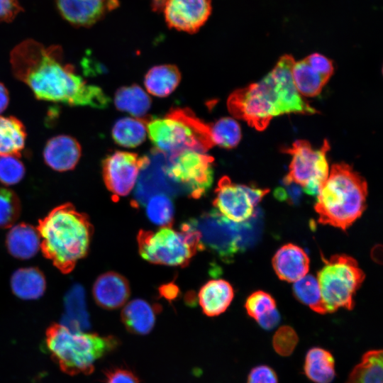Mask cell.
Here are the masks:
<instances>
[{
	"mask_svg": "<svg viewBox=\"0 0 383 383\" xmlns=\"http://www.w3.org/2000/svg\"><path fill=\"white\" fill-rule=\"evenodd\" d=\"M14 77L38 100L74 106L104 109L110 99L98 86L88 84L74 67L64 62L60 45L45 47L28 39L11 52Z\"/></svg>",
	"mask_w": 383,
	"mask_h": 383,
	"instance_id": "cell-1",
	"label": "cell"
},
{
	"mask_svg": "<svg viewBox=\"0 0 383 383\" xmlns=\"http://www.w3.org/2000/svg\"><path fill=\"white\" fill-rule=\"evenodd\" d=\"M159 309L145 300L135 299L123 307L121 320L129 332L137 335H146L152 330Z\"/></svg>",
	"mask_w": 383,
	"mask_h": 383,
	"instance_id": "cell-20",
	"label": "cell"
},
{
	"mask_svg": "<svg viewBox=\"0 0 383 383\" xmlns=\"http://www.w3.org/2000/svg\"><path fill=\"white\" fill-rule=\"evenodd\" d=\"M37 229L44 256L64 274L70 273L89 251L93 227L88 216L71 204L54 208Z\"/></svg>",
	"mask_w": 383,
	"mask_h": 383,
	"instance_id": "cell-3",
	"label": "cell"
},
{
	"mask_svg": "<svg viewBox=\"0 0 383 383\" xmlns=\"http://www.w3.org/2000/svg\"><path fill=\"white\" fill-rule=\"evenodd\" d=\"M245 308L249 316L257 321L276 308V301L268 293L257 291L246 299Z\"/></svg>",
	"mask_w": 383,
	"mask_h": 383,
	"instance_id": "cell-34",
	"label": "cell"
},
{
	"mask_svg": "<svg viewBox=\"0 0 383 383\" xmlns=\"http://www.w3.org/2000/svg\"><path fill=\"white\" fill-rule=\"evenodd\" d=\"M9 103V91L4 84L0 82V113L7 108Z\"/></svg>",
	"mask_w": 383,
	"mask_h": 383,
	"instance_id": "cell-43",
	"label": "cell"
},
{
	"mask_svg": "<svg viewBox=\"0 0 383 383\" xmlns=\"http://www.w3.org/2000/svg\"><path fill=\"white\" fill-rule=\"evenodd\" d=\"M292 77L297 91L307 97L319 95L329 80L316 72L304 59L295 61L292 69Z\"/></svg>",
	"mask_w": 383,
	"mask_h": 383,
	"instance_id": "cell-27",
	"label": "cell"
},
{
	"mask_svg": "<svg viewBox=\"0 0 383 383\" xmlns=\"http://www.w3.org/2000/svg\"><path fill=\"white\" fill-rule=\"evenodd\" d=\"M181 228L192 234L198 250H209L223 261H230L240 251L238 223L215 209L189 219Z\"/></svg>",
	"mask_w": 383,
	"mask_h": 383,
	"instance_id": "cell-9",
	"label": "cell"
},
{
	"mask_svg": "<svg viewBox=\"0 0 383 383\" xmlns=\"http://www.w3.org/2000/svg\"><path fill=\"white\" fill-rule=\"evenodd\" d=\"M145 123L155 149L168 156L184 150L206 152L213 146L209 124L189 109H173L165 116L145 120Z\"/></svg>",
	"mask_w": 383,
	"mask_h": 383,
	"instance_id": "cell-6",
	"label": "cell"
},
{
	"mask_svg": "<svg viewBox=\"0 0 383 383\" xmlns=\"http://www.w3.org/2000/svg\"><path fill=\"white\" fill-rule=\"evenodd\" d=\"M111 135L118 145L137 147L145 140L147 135L145 120L131 117L120 118L113 125Z\"/></svg>",
	"mask_w": 383,
	"mask_h": 383,
	"instance_id": "cell-29",
	"label": "cell"
},
{
	"mask_svg": "<svg viewBox=\"0 0 383 383\" xmlns=\"http://www.w3.org/2000/svg\"><path fill=\"white\" fill-rule=\"evenodd\" d=\"M323 261L316 279L326 313L340 308L353 309L355 292L365 278L364 272L356 260L347 255H334Z\"/></svg>",
	"mask_w": 383,
	"mask_h": 383,
	"instance_id": "cell-7",
	"label": "cell"
},
{
	"mask_svg": "<svg viewBox=\"0 0 383 383\" xmlns=\"http://www.w3.org/2000/svg\"><path fill=\"white\" fill-rule=\"evenodd\" d=\"M114 104L118 110L139 118L144 116L150 109L151 99L140 87L132 84L121 87L116 91Z\"/></svg>",
	"mask_w": 383,
	"mask_h": 383,
	"instance_id": "cell-26",
	"label": "cell"
},
{
	"mask_svg": "<svg viewBox=\"0 0 383 383\" xmlns=\"http://www.w3.org/2000/svg\"><path fill=\"white\" fill-rule=\"evenodd\" d=\"M25 166L15 156H0V182L5 185L18 184L24 177Z\"/></svg>",
	"mask_w": 383,
	"mask_h": 383,
	"instance_id": "cell-36",
	"label": "cell"
},
{
	"mask_svg": "<svg viewBox=\"0 0 383 383\" xmlns=\"http://www.w3.org/2000/svg\"><path fill=\"white\" fill-rule=\"evenodd\" d=\"M316 196L318 221L345 231L366 209L367 184L350 165L335 163Z\"/></svg>",
	"mask_w": 383,
	"mask_h": 383,
	"instance_id": "cell-4",
	"label": "cell"
},
{
	"mask_svg": "<svg viewBox=\"0 0 383 383\" xmlns=\"http://www.w3.org/2000/svg\"><path fill=\"white\" fill-rule=\"evenodd\" d=\"M299 342L298 335L289 326H282L275 332L272 338V346L281 356L292 354Z\"/></svg>",
	"mask_w": 383,
	"mask_h": 383,
	"instance_id": "cell-37",
	"label": "cell"
},
{
	"mask_svg": "<svg viewBox=\"0 0 383 383\" xmlns=\"http://www.w3.org/2000/svg\"><path fill=\"white\" fill-rule=\"evenodd\" d=\"M209 129L213 145L231 149L236 147L241 140L240 126L231 117H223L209 123Z\"/></svg>",
	"mask_w": 383,
	"mask_h": 383,
	"instance_id": "cell-30",
	"label": "cell"
},
{
	"mask_svg": "<svg viewBox=\"0 0 383 383\" xmlns=\"http://www.w3.org/2000/svg\"><path fill=\"white\" fill-rule=\"evenodd\" d=\"M150 163L146 156L116 151L102 162V175L108 190L116 199L128 195L134 187L139 172Z\"/></svg>",
	"mask_w": 383,
	"mask_h": 383,
	"instance_id": "cell-13",
	"label": "cell"
},
{
	"mask_svg": "<svg viewBox=\"0 0 383 383\" xmlns=\"http://www.w3.org/2000/svg\"><path fill=\"white\" fill-rule=\"evenodd\" d=\"M6 245L13 257L21 260L31 258L40 248L38 229L26 223L13 226L7 233Z\"/></svg>",
	"mask_w": 383,
	"mask_h": 383,
	"instance_id": "cell-21",
	"label": "cell"
},
{
	"mask_svg": "<svg viewBox=\"0 0 383 383\" xmlns=\"http://www.w3.org/2000/svg\"><path fill=\"white\" fill-rule=\"evenodd\" d=\"M234 296L232 286L223 279H211L204 284L198 294L199 303L208 316L223 313L231 304Z\"/></svg>",
	"mask_w": 383,
	"mask_h": 383,
	"instance_id": "cell-19",
	"label": "cell"
},
{
	"mask_svg": "<svg viewBox=\"0 0 383 383\" xmlns=\"http://www.w3.org/2000/svg\"><path fill=\"white\" fill-rule=\"evenodd\" d=\"M304 60L316 72L328 79L334 72L333 62L321 54L312 53Z\"/></svg>",
	"mask_w": 383,
	"mask_h": 383,
	"instance_id": "cell-38",
	"label": "cell"
},
{
	"mask_svg": "<svg viewBox=\"0 0 383 383\" xmlns=\"http://www.w3.org/2000/svg\"><path fill=\"white\" fill-rule=\"evenodd\" d=\"M105 383H140V382L131 370L116 367L106 372Z\"/></svg>",
	"mask_w": 383,
	"mask_h": 383,
	"instance_id": "cell-40",
	"label": "cell"
},
{
	"mask_svg": "<svg viewBox=\"0 0 383 383\" xmlns=\"http://www.w3.org/2000/svg\"><path fill=\"white\" fill-rule=\"evenodd\" d=\"M309 258L298 245L288 243L282 246L272 258V266L278 277L295 282L306 276L309 270Z\"/></svg>",
	"mask_w": 383,
	"mask_h": 383,
	"instance_id": "cell-18",
	"label": "cell"
},
{
	"mask_svg": "<svg viewBox=\"0 0 383 383\" xmlns=\"http://www.w3.org/2000/svg\"><path fill=\"white\" fill-rule=\"evenodd\" d=\"M23 11L17 0H0V22H10Z\"/></svg>",
	"mask_w": 383,
	"mask_h": 383,
	"instance_id": "cell-41",
	"label": "cell"
},
{
	"mask_svg": "<svg viewBox=\"0 0 383 383\" xmlns=\"http://www.w3.org/2000/svg\"><path fill=\"white\" fill-rule=\"evenodd\" d=\"M211 9V0H165L162 11L170 28L194 33L207 21Z\"/></svg>",
	"mask_w": 383,
	"mask_h": 383,
	"instance_id": "cell-14",
	"label": "cell"
},
{
	"mask_svg": "<svg viewBox=\"0 0 383 383\" xmlns=\"http://www.w3.org/2000/svg\"><path fill=\"white\" fill-rule=\"evenodd\" d=\"M269 192L268 189L254 185L233 183L228 177L223 176L215 189L213 205L224 218L239 223L252 216L255 207Z\"/></svg>",
	"mask_w": 383,
	"mask_h": 383,
	"instance_id": "cell-12",
	"label": "cell"
},
{
	"mask_svg": "<svg viewBox=\"0 0 383 383\" xmlns=\"http://www.w3.org/2000/svg\"><path fill=\"white\" fill-rule=\"evenodd\" d=\"M21 203L15 192L0 187V228L13 226L20 216Z\"/></svg>",
	"mask_w": 383,
	"mask_h": 383,
	"instance_id": "cell-33",
	"label": "cell"
},
{
	"mask_svg": "<svg viewBox=\"0 0 383 383\" xmlns=\"http://www.w3.org/2000/svg\"><path fill=\"white\" fill-rule=\"evenodd\" d=\"M294 62L291 55H284L261 80L232 92L227 101L231 114L262 131L276 116L318 113L294 84L292 69Z\"/></svg>",
	"mask_w": 383,
	"mask_h": 383,
	"instance_id": "cell-2",
	"label": "cell"
},
{
	"mask_svg": "<svg viewBox=\"0 0 383 383\" xmlns=\"http://www.w3.org/2000/svg\"><path fill=\"white\" fill-rule=\"evenodd\" d=\"M69 311L70 326L73 329L81 330L82 327L88 324L87 313L85 309L84 291L81 287H75L70 294Z\"/></svg>",
	"mask_w": 383,
	"mask_h": 383,
	"instance_id": "cell-35",
	"label": "cell"
},
{
	"mask_svg": "<svg viewBox=\"0 0 383 383\" xmlns=\"http://www.w3.org/2000/svg\"><path fill=\"white\" fill-rule=\"evenodd\" d=\"M329 150L327 140H324L318 149L313 148L305 140H297L290 147L283 149L282 152L292 156L289 172L283 179L284 184H295L306 194L317 195L329 174L327 160Z\"/></svg>",
	"mask_w": 383,
	"mask_h": 383,
	"instance_id": "cell-10",
	"label": "cell"
},
{
	"mask_svg": "<svg viewBox=\"0 0 383 383\" xmlns=\"http://www.w3.org/2000/svg\"><path fill=\"white\" fill-rule=\"evenodd\" d=\"M177 292V288L173 284L167 285L161 289L162 295L164 296L167 299H174L178 294Z\"/></svg>",
	"mask_w": 383,
	"mask_h": 383,
	"instance_id": "cell-44",
	"label": "cell"
},
{
	"mask_svg": "<svg viewBox=\"0 0 383 383\" xmlns=\"http://www.w3.org/2000/svg\"><path fill=\"white\" fill-rule=\"evenodd\" d=\"M165 0H150L152 9L155 12L162 11Z\"/></svg>",
	"mask_w": 383,
	"mask_h": 383,
	"instance_id": "cell-45",
	"label": "cell"
},
{
	"mask_svg": "<svg viewBox=\"0 0 383 383\" xmlns=\"http://www.w3.org/2000/svg\"><path fill=\"white\" fill-rule=\"evenodd\" d=\"M293 292L298 300L313 311L321 314L326 313L318 283L314 276L306 274L294 282Z\"/></svg>",
	"mask_w": 383,
	"mask_h": 383,
	"instance_id": "cell-31",
	"label": "cell"
},
{
	"mask_svg": "<svg viewBox=\"0 0 383 383\" xmlns=\"http://www.w3.org/2000/svg\"><path fill=\"white\" fill-rule=\"evenodd\" d=\"M213 158L206 152L184 150L169 156L163 172L190 196H204L213 180Z\"/></svg>",
	"mask_w": 383,
	"mask_h": 383,
	"instance_id": "cell-11",
	"label": "cell"
},
{
	"mask_svg": "<svg viewBox=\"0 0 383 383\" xmlns=\"http://www.w3.org/2000/svg\"><path fill=\"white\" fill-rule=\"evenodd\" d=\"M280 316L277 309L258 318L256 321L262 328L271 330L279 322Z\"/></svg>",
	"mask_w": 383,
	"mask_h": 383,
	"instance_id": "cell-42",
	"label": "cell"
},
{
	"mask_svg": "<svg viewBox=\"0 0 383 383\" xmlns=\"http://www.w3.org/2000/svg\"><path fill=\"white\" fill-rule=\"evenodd\" d=\"M118 344L113 336L84 333L64 324L53 323L45 333V345L52 358L70 375L92 372L96 362Z\"/></svg>",
	"mask_w": 383,
	"mask_h": 383,
	"instance_id": "cell-5",
	"label": "cell"
},
{
	"mask_svg": "<svg viewBox=\"0 0 383 383\" xmlns=\"http://www.w3.org/2000/svg\"><path fill=\"white\" fill-rule=\"evenodd\" d=\"M180 229L165 226L155 232L140 230L137 237L140 256L153 264L187 265L198 250L192 234Z\"/></svg>",
	"mask_w": 383,
	"mask_h": 383,
	"instance_id": "cell-8",
	"label": "cell"
},
{
	"mask_svg": "<svg viewBox=\"0 0 383 383\" xmlns=\"http://www.w3.org/2000/svg\"><path fill=\"white\" fill-rule=\"evenodd\" d=\"M247 383H278V378L272 367L262 365L256 366L250 370Z\"/></svg>",
	"mask_w": 383,
	"mask_h": 383,
	"instance_id": "cell-39",
	"label": "cell"
},
{
	"mask_svg": "<svg viewBox=\"0 0 383 383\" xmlns=\"http://www.w3.org/2000/svg\"><path fill=\"white\" fill-rule=\"evenodd\" d=\"M304 370L314 383H331L335 376L334 357L324 348H312L306 355Z\"/></svg>",
	"mask_w": 383,
	"mask_h": 383,
	"instance_id": "cell-24",
	"label": "cell"
},
{
	"mask_svg": "<svg viewBox=\"0 0 383 383\" xmlns=\"http://www.w3.org/2000/svg\"><path fill=\"white\" fill-rule=\"evenodd\" d=\"M46 287L43 272L35 267L20 268L11 278L13 293L24 300H33L43 296Z\"/></svg>",
	"mask_w": 383,
	"mask_h": 383,
	"instance_id": "cell-22",
	"label": "cell"
},
{
	"mask_svg": "<svg viewBox=\"0 0 383 383\" xmlns=\"http://www.w3.org/2000/svg\"><path fill=\"white\" fill-rule=\"evenodd\" d=\"M82 155L79 142L67 135H59L49 139L43 149L45 162L57 172L72 170Z\"/></svg>",
	"mask_w": 383,
	"mask_h": 383,
	"instance_id": "cell-16",
	"label": "cell"
},
{
	"mask_svg": "<svg viewBox=\"0 0 383 383\" xmlns=\"http://www.w3.org/2000/svg\"><path fill=\"white\" fill-rule=\"evenodd\" d=\"M118 0H56L62 17L76 27H89L119 6Z\"/></svg>",
	"mask_w": 383,
	"mask_h": 383,
	"instance_id": "cell-15",
	"label": "cell"
},
{
	"mask_svg": "<svg viewBox=\"0 0 383 383\" xmlns=\"http://www.w3.org/2000/svg\"><path fill=\"white\" fill-rule=\"evenodd\" d=\"M146 214L150 221L162 227L170 226L174 218V206L171 199L160 193L146 201Z\"/></svg>",
	"mask_w": 383,
	"mask_h": 383,
	"instance_id": "cell-32",
	"label": "cell"
},
{
	"mask_svg": "<svg viewBox=\"0 0 383 383\" xmlns=\"http://www.w3.org/2000/svg\"><path fill=\"white\" fill-rule=\"evenodd\" d=\"M180 80L181 73L176 66L161 65L149 70L145 74L144 84L149 94L165 97L174 91Z\"/></svg>",
	"mask_w": 383,
	"mask_h": 383,
	"instance_id": "cell-25",
	"label": "cell"
},
{
	"mask_svg": "<svg viewBox=\"0 0 383 383\" xmlns=\"http://www.w3.org/2000/svg\"><path fill=\"white\" fill-rule=\"evenodd\" d=\"M26 135V127L18 118L0 116V156L20 157Z\"/></svg>",
	"mask_w": 383,
	"mask_h": 383,
	"instance_id": "cell-23",
	"label": "cell"
},
{
	"mask_svg": "<svg viewBox=\"0 0 383 383\" xmlns=\"http://www.w3.org/2000/svg\"><path fill=\"white\" fill-rule=\"evenodd\" d=\"M92 293L99 306L112 310L124 305L130 296L131 289L128 280L123 275L108 272L96 279Z\"/></svg>",
	"mask_w": 383,
	"mask_h": 383,
	"instance_id": "cell-17",
	"label": "cell"
},
{
	"mask_svg": "<svg viewBox=\"0 0 383 383\" xmlns=\"http://www.w3.org/2000/svg\"><path fill=\"white\" fill-rule=\"evenodd\" d=\"M382 350L366 352L350 372L346 383H382Z\"/></svg>",
	"mask_w": 383,
	"mask_h": 383,
	"instance_id": "cell-28",
	"label": "cell"
}]
</instances>
